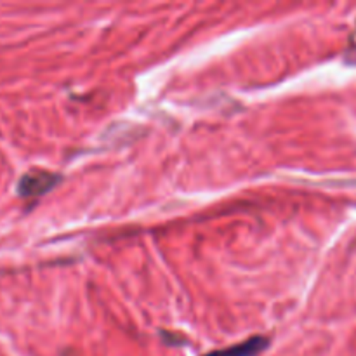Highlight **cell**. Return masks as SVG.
I'll list each match as a JSON object with an SVG mask.
<instances>
[{"mask_svg": "<svg viewBox=\"0 0 356 356\" xmlns=\"http://www.w3.org/2000/svg\"><path fill=\"white\" fill-rule=\"evenodd\" d=\"M58 183V176L47 170L34 169L21 177L19 181V195L21 196H38L49 192L51 188Z\"/></svg>", "mask_w": 356, "mask_h": 356, "instance_id": "obj_1", "label": "cell"}, {"mask_svg": "<svg viewBox=\"0 0 356 356\" xmlns=\"http://www.w3.org/2000/svg\"><path fill=\"white\" fill-rule=\"evenodd\" d=\"M266 344H268L266 339L252 338L249 339V341L242 342V344L231 346V348L222 349V351L210 353V355L207 356H255L259 351H263Z\"/></svg>", "mask_w": 356, "mask_h": 356, "instance_id": "obj_2", "label": "cell"}]
</instances>
